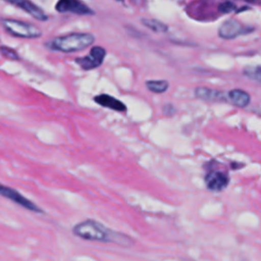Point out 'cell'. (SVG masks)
Wrapping results in <instances>:
<instances>
[{"label":"cell","mask_w":261,"mask_h":261,"mask_svg":"<svg viewBox=\"0 0 261 261\" xmlns=\"http://www.w3.org/2000/svg\"><path fill=\"white\" fill-rule=\"evenodd\" d=\"M234 8H236L234 4L231 3V2H228V1L223 2V3H221V4L218 6V10H219L220 12H222V13L231 12L232 10H234Z\"/></svg>","instance_id":"cell-17"},{"label":"cell","mask_w":261,"mask_h":261,"mask_svg":"<svg viewBox=\"0 0 261 261\" xmlns=\"http://www.w3.org/2000/svg\"><path fill=\"white\" fill-rule=\"evenodd\" d=\"M116 1H118V2H121V1H123V0H116Z\"/></svg>","instance_id":"cell-19"},{"label":"cell","mask_w":261,"mask_h":261,"mask_svg":"<svg viewBox=\"0 0 261 261\" xmlns=\"http://www.w3.org/2000/svg\"><path fill=\"white\" fill-rule=\"evenodd\" d=\"M162 111L166 116H172L175 113V108L172 104H165L162 107Z\"/></svg>","instance_id":"cell-18"},{"label":"cell","mask_w":261,"mask_h":261,"mask_svg":"<svg viewBox=\"0 0 261 261\" xmlns=\"http://www.w3.org/2000/svg\"><path fill=\"white\" fill-rule=\"evenodd\" d=\"M106 55V51L101 46L92 47L90 53L84 57L75 59V62L85 70L96 68L102 64Z\"/></svg>","instance_id":"cell-6"},{"label":"cell","mask_w":261,"mask_h":261,"mask_svg":"<svg viewBox=\"0 0 261 261\" xmlns=\"http://www.w3.org/2000/svg\"><path fill=\"white\" fill-rule=\"evenodd\" d=\"M2 25L8 34L17 38L36 39L42 36V31L30 22L11 18H3Z\"/></svg>","instance_id":"cell-3"},{"label":"cell","mask_w":261,"mask_h":261,"mask_svg":"<svg viewBox=\"0 0 261 261\" xmlns=\"http://www.w3.org/2000/svg\"><path fill=\"white\" fill-rule=\"evenodd\" d=\"M246 32H248V29H245L236 19L225 20L218 29V35L223 39H232L241 34H245Z\"/></svg>","instance_id":"cell-8"},{"label":"cell","mask_w":261,"mask_h":261,"mask_svg":"<svg viewBox=\"0 0 261 261\" xmlns=\"http://www.w3.org/2000/svg\"><path fill=\"white\" fill-rule=\"evenodd\" d=\"M94 41L95 37L91 33H70L53 38L46 43V46L51 50L70 53L89 47Z\"/></svg>","instance_id":"cell-2"},{"label":"cell","mask_w":261,"mask_h":261,"mask_svg":"<svg viewBox=\"0 0 261 261\" xmlns=\"http://www.w3.org/2000/svg\"><path fill=\"white\" fill-rule=\"evenodd\" d=\"M204 180L208 190L212 192H221L228 186L229 177L223 171L211 169L205 174Z\"/></svg>","instance_id":"cell-7"},{"label":"cell","mask_w":261,"mask_h":261,"mask_svg":"<svg viewBox=\"0 0 261 261\" xmlns=\"http://www.w3.org/2000/svg\"><path fill=\"white\" fill-rule=\"evenodd\" d=\"M195 96L204 101L208 102H223L228 100L227 97H225L223 92H220L218 90L209 89L206 87H198L195 89Z\"/></svg>","instance_id":"cell-11"},{"label":"cell","mask_w":261,"mask_h":261,"mask_svg":"<svg viewBox=\"0 0 261 261\" xmlns=\"http://www.w3.org/2000/svg\"><path fill=\"white\" fill-rule=\"evenodd\" d=\"M55 9L60 13H73L77 15H93L94 10L82 0H58Z\"/></svg>","instance_id":"cell-4"},{"label":"cell","mask_w":261,"mask_h":261,"mask_svg":"<svg viewBox=\"0 0 261 261\" xmlns=\"http://www.w3.org/2000/svg\"><path fill=\"white\" fill-rule=\"evenodd\" d=\"M245 74L249 77L261 83V67H254V68H247L245 70Z\"/></svg>","instance_id":"cell-15"},{"label":"cell","mask_w":261,"mask_h":261,"mask_svg":"<svg viewBox=\"0 0 261 261\" xmlns=\"http://www.w3.org/2000/svg\"><path fill=\"white\" fill-rule=\"evenodd\" d=\"M72 233L83 240L112 243L124 248H128L134 245L132 237L120 231L112 230L94 219H86L77 222L72 227Z\"/></svg>","instance_id":"cell-1"},{"label":"cell","mask_w":261,"mask_h":261,"mask_svg":"<svg viewBox=\"0 0 261 261\" xmlns=\"http://www.w3.org/2000/svg\"><path fill=\"white\" fill-rule=\"evenodd\" d=\"M146 87L152 93L161 94L167 91L169 84L165 80H149L146 82Z\"/></svg>","instance_id":"cell-13"},{"label":"cell","mask_w":261,"mask_h":261,"mask_svg":"<svg viewBox=\"0 0 261 261\" xmlns=\"http://www.w3.org/2000/svg\"><path fill=\"white\" fill-rule=\"evenodd\" d=\"M94 101L99 104L102 107L112 109L114 111L118 112H125L126 111V106L123 102L120 100L116 99L113 96H110L108 94H100L94 97Z\"/></svg>","instance_id":"cell-10"},{"label":"cell","mask_w":261,"mask_h":261,"mask_svg":"<svg viewBox=\"0 0 261 261\" xmlns=\"http://www.w3.org/2000/svg\"><path fill=\"white\" fill-rule=\"evenodd\" d=\"M141 21L145 27H147L148 29H150L151 31H153L155 33H166L168 31V27L164 22H162L158 19L143 18Z\"/></svg>","instance_id":"cell-14"},{"label":"cell","mask_w":261,"mask_h":261,"mask_svg":"<svg viewBox=\"0 0 261 261\" xmlns=\"http://www.w3.org/2000/svg\"><path fill=\"white\" fill-rule=\"evenodd\" d=\"M228 101L237 107H246L250 103V95L240 89H234L227 94Z\"/></svg>","instance_id":"cell-12"},{"label":"cell","mask_w":261,"mask_h":261,"mask_svg":"<svg viewBox=\"0 0 261 261\" xmlns=\"http://www.w3.org/2000/svg\"><path fill=\"white\" fill-rule=\"evenodd\" d=\"M1 53H2V55L5 56L6 58H9V59H12V60H17V59H19V55L17 54V52L14 51V50L11 49V48L2 46V47H1Z\"/></svg>","instance_id":"cell-16"},{"label":"cell","mask_w":261,"mask_h":261,"mask_svg":"<svg viewBox=\"0 0 261 261\" xmlns=\"http://www.w3.org/2000/svg\"><path fill=\"white\" fill-rule=\"evenodd\" d=\"M0 194L3 197L11 200L12 202L16 203L17 205L23 207L27 210H30V211L35 212V213H42L43 212V210L38 205H36L34 202H32L31 200H29L28 198L22 196L18 191L14 190V189H11L9 187L1 185Z\"/></svg>","instance_id":"cell-5"},{"label":"cell","mask_w":261,"mask_h":261,"mask_svg":"<svg viewBox=\"0 0 261 261\" xmlns=\"http://www.w3.org/2000/svg\"><path fill=\"white\" fill-rule=\"evenodd\" d=\"M4 1L22 9L23 11L31 14L34 18H36L38 20L43 21V20L48 19L47 14L39 6H37L33 2H31L30 0H4Z\"/></svg>","instance_id":"cell-9"}]
</instances>
